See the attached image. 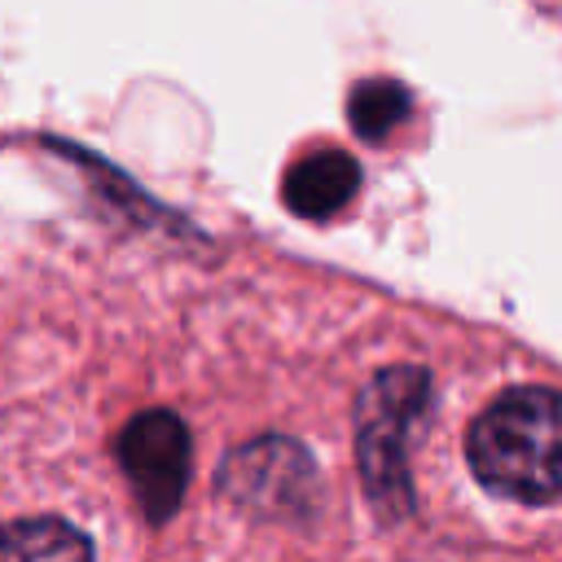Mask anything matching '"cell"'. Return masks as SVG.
<instances>
[{
	"label": "cell",
	"mask_w": 562,
	"mask_h": 562,
	"mask_svg": "<svg viewBox=\"0 0 562 562\" xmlns=\"http://www.w3.org/2000/svg\"><path fill=\"white\" fill-rule=\"evenodd\" d=\"M474 479L509 501L544 505L562 496V391L514 386L496 395L465 435Z\"/></svg>",
	"instance_id": "cell-1"
},
{
	"label": "cell",
	"mask_w": 562,
	"mask_h": 562,
	"mask_svg": "<svg viewBox=\"0 0 562 562\" xmlns=\"http://www.w3.org/2000/svg\"><path fill=\"white\" fill-rule=\"evenodd\" d=\"M426 408H430V373L422 364H391L373 373L356 400V465H360L364 501L386 527L413 514L408 443Z\"/></svg>",
	"instance_id": "cell-2"
},
{
	"label": "cell",
	"mask_w": 562,
	"mask_h": 562,
	"mask_svg": "<svg viewBox=\"0 0 562 562\" xmlns=\"http://www.w3.org/2000/svg\"><path fill=\"white\" fill-rule=\"evenodd\" d=\"M215 483L250 518H303L312 514L316 492H321L312 457L281 435L241 443L220 465Z\"/></svg>",
	"instance_id": "cell-3"
},
{
	"label": "cell",
	"mask_w": 562,
	"mask_h": 562,
	"mask_svg": "<svg viewBox=\"0 0 562 562\" xmlns=\"http://www.w3.org/2000/svg\"><path fill=\"white\" fill-rule=\"evenodd\" d=\"M119 465L149 522H167L189 487V430L176 413H136L119 435Z\"/></svg>",
	"instance_id": "cell-4"
},
{
	"label": "cell",
	"mask_w": 562,
	"mask_h": 562,
	"mask_svg": "<svg viewBox=\"0 0 562 562\" xmlns=\"http://www.w3.org/2000/svg\"><path fill=\"white\" fill-rule=\"evenodd\" d=\"M360 189V167L351 154L342 149H316L307 158H299L285 171L281 198L294 215L303 220H329L334 211H342Z\"/></svg>",
	"instance_id": "cell-5"
},
{
	"label": "cell",
	"mask_w": 562,
	"mask_h": 562,
	"mask_svg": "<svg viewBox=\"0 0 562 562\" xmlns=\"http://www.w3.org/2000/svg\"><path fill=\"white\" fill-rule=\"evenodd\" d=\"M88 553H92V540L57 518H31V522L0 527V562H22V558L57 562V558H88Z\"/></svg>",
	"instance_id": "cell-6"
},
{
	"label": "cell",
	"mask_w": 562,
	"mask_h": 562,
	"mask_svg": "<svg viewBox=\"0 0 562 562\" xmlns=\"http://www.w3.org/2000/svg\"><path fill=\"white\" fill-rule=\"evenodd\" d=\"M347 114H351V127L360 136L386 140L408 114V92L395 79H364V83H356V92L347 101Z\"/></svg>",
	"instance_id": "cell-7"
}]
</instances>
